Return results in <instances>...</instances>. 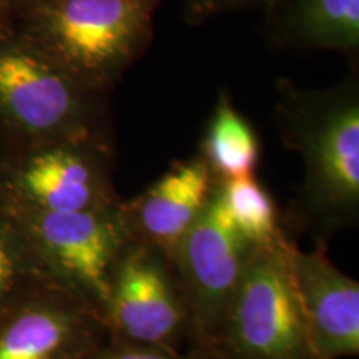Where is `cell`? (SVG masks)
Wrapping results in <instances>:
<instances>
[{
	"label": "cell",
	"mask_w": 359,
	"mask_h": 359,
	"mask_svg": "<svg viewBox=\"0 0 359 359\" xmlns=\"http://www.w3.org/2000/svg\"><path fill=\"white\" fill-rule=\"evenodd\" d=\"M107 339L102 318L55 285L0 313V359H90Z\"/></svg>",
	"instance_id": "9"
},
{
	"label": "cell",
	"mask_w": 359,
	"mask_h": 359,
	"mask_svg": "<svg viewBox=\"0 0 359 359\" xmlns=\"http://www.w3.org/2000/svg\"><path fill=\"white\" fill-rule=\"evenodd\" d=\"M53 285L20 219L0 198V313L43 286Z\"/></svg>",
	"instance_id": "14"
},
{
	"label": "cell",
	"mask_w": 359,
	"mask_h": 359,
	"mask_svg": "<svg viewBox=\"0 0 359 359\" xmlns=\"http://www.w3.org/2000/svg\"><path fill=\"white\" fill-rule=\"evenodd\" d=\"M122 203L77 213L35 212L8 203L50 281L92 308L102 321L116 263L133 240Z\"/></svg>",
	"instance_id": "5"
},
{
	"label": "cell",
	"mask_w": 359,
	"mask_h": 359,
	"mask_svg": "<svg viewBox=\"0 0 359 359\" xmlns=\"http://www.w3.org/2000/svg\"><path fill=\"white\" fill-rule=\"evenodd\" d=\"M163 0H19L15 27L90 92L107 95L154 39Z\"/></svg>",
	"instance_id": "2"
},
{
	"label": "cell",
	"mask_w": 359,
	"mask_h": 359,
	"mask_svg": "<svg viewBox=\"0 0 359 359\" xmlns=\"http://www.w3.org/2000/svg\"><path fill=\"white\" fill-rule=\"evenodd\" d=\"M218 193L233 226L253 246L273 245L286 236L275 200L257 177L218 183Z\"/></svg>",
	"instance_id": "15"
},
{
	"label": "cell",
	"mask_w": 359,
	"mask_h": 359,
	"mask_svg": "<svg viewBox=\"0 0 359 359\" xmlns=\"http://www.w3.org/2000/svg\"><path fill=\"white\" fill-rule=\"evenodd\" d=\"M198 156L218 183L255 177L262 158L259 138L226 92L219 93Z\"/></svg>",
	"instance_id": "13"
},
{
	"label": "cell",
	"mask_w": 359,
	"mask_h": 359,
	"mask_svg": "<svg viewBox=\"0 0 359 359\" xmlns=\"http://www.w3.org/2000/svg\"><path fill=\"white\" fill-rule=\"evenodd\" d=\"M264 30L276 47L294 50H359V0H271Z\"/></svg>",
	"instance_id": "12"
},
{
	"label": "cell",
	"mask_w": 359,
	"mask_h": 359,
	"mask_svg": "<svg viewBox=\"0 0 359 359\" xmlns=\"http://www.w3.org/2000/svg\"><path fill=\"white\" fill-rule=\"evenodd\" d=\"M288 236L255 248L210 359H316L291 273Z\"/></svg>",
	"instance_id": "4"
},
{
	"label": "cell",
	"mask_w": 359,
	"mask_h": 359,
	"mask_svg": "<svg viewBox=\"0 0 359 359\" xmlns=\"http://www.w3.org/2000/svg\"><path fill=\"white\" fill-rule=\"evenodd\" d=\"M276 122L286 145L303 161L298 213L311 228L331 233L359 217V85L304 90L278 85Z\"/></svg>",
	"instance_id": "1"
},
{
	"label": "cell",
	"mask_w": 359,
	"mask_h": 359,
	"mask_svg": "<svg viewBox=\"0 0 359 359\" xmlns=\"http://www.w3.org/2000/svg\"><path fill=\"white\" fill-rule=\"evenodd\" d=\"M271 0H183V15L188 24L196 25L241 11H264Z\"/></svg>",
	"instance_id": "17"
},
{
	"label": "cell",
	"mask_w": 359,
	"mask_h": 359,
	"mask_svg": "<svg viewBox=\"0 0 359 359\" xmlns=\"http://www.w3.org/2000/svg\"><path fill=\"white\" fill-rule=\"evenodd\" d=\"M90 359H208L203 354L188 348L183 349L132 344L109 338L95 349Z\"/></svg>",
	"instance_id": "16"
},
{
	"label": "cell",
	"mask_w": 359,
	"mask_h": 359,
	"mask_svg": "<svg viewBox=\"0 0 359 359\" xmlns=\"http://www.w3.org/2000/svg\"><path fill=\"white\" fill-rule=\"evenodd\" d=\"M105 97L82 87L17 27L0 32V132L13 155L57 143L111 150Z\"/></svg>",
	"instance_id": "3"
},
{
	"label": "cell",
	"mask_w": 359,
	"mask_h": 359,
	"mask_svg": "<svg viewBox=\"0 0 359 359\" xmlns=\"http://www.w3.org/2000/svg\"><path fill=\"white\" fill-rule=\"evenodd\" d=\"M255 248L228 218L217 183L208 205L170 255L190 309L188 348L208 359Z\"/></svg>",
	"instance_id": "6"
},
{
	"label": "cell",
	"mask_w": 359,
	"mask_h": 359,
	"mask_svg": "<svg viewBox=\"0 0 359 359\" xmlns=\"http://www.w3.org/2000/svg\"><path fill=\"white\" fill-rule=\"evenodd\" d=\"M12 148L8 145V142L6 140V137H4L2 132H0V173H2V170L6 168L7 161L11 160L12 156Z\"/></svg>",
	"instance_id": "19"
},
{
	"label": "cell",
	"mask_w": 359,
	"mask_h": 359,
	"mask_svg": "<svg viewBox=\"0 0 359 359\" xmlns=\"http://www.w3.org/2000/svg\"><path fill=\"white\" fill-rule=\"evenodd\" d=\"M291 273L316 359L359 354V283L338 269L325 246L291 248Z\"/></svg>",
	"instance_id": "10"
},
{
	"label": "cell",
	"mask_w": 359,
	"mask_h": 359,
	"mask_svg": "<svg viewBox=\"0 0 359 359\" xmlns=\"http://www.w3.org/2000/svg\"><path fill=\"white\" fill-rule=\"evenodd\" d=\"M19 0H0V32L15 27Z\"/></svg>",
	"instance_id": "18"
},
{
	"label": "cell",
	"mask_w": 359,
	"mask_h": 359,
	"mask_svg": "<svg viewBox=\"0 0 359 359\" xmlns=\"http://www.w3.org/2000/svg\"><path fill=\"white\" fill-rule=\"evenodd\" d=\"M217 180L198 155L173 163L122 210L133 240L172 255L212 198Z\"/></svg>",
	"instance_id": "11"
},
{
	"label": "cell",
	"mask_w": 359,
	"mask_h": 359,
	"mask_svg": "<svg viewBox=\"0 0 359 359\" xmlns=\"http://www.w3.org/2000/svg\"><path fill=\"white\" fill-rule=\"evenodd\" d=\"M109 338L183 349L190 343V309L172 258L132 240L116 263L103 313Z\"/></svg>",
	"instance_id": "7"
},
{
	"label": "cell",
	"mask_w": 359,
	"mask_h": 359,
	"mask_svg": "<svg viewBox=\"0 0 359 359\" xmlns=\"http://www.w3.org/2000/svg\"><path fill=\"white\" fill-rule=\"evenodd\" d=\"M114 150L57 143L12 155L0 173V198L45 213L107 210L122 203L111 180Z\"/></svg>",
	"instance_id": "8"
}]
</instances>
